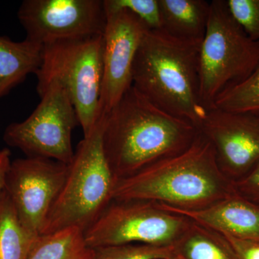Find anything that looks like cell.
<instances>
[{
    "mask_svg": "<svg viewBox=\"0 0 259 259\" xmlns=\"http://www.w3.org/2000/svg\"><path fill=\"white\" fill-rule=\"evenodd\" d=\"M199 133L155 106L131 87L105 115L102 145L116 180L190 147Z\"/></svg>",
    "mask_w": 259,
    "mask_h": 259,
    "instance_id": "6da1fadb",
    "label": "cell"
},
{
    "mask_svg": "<svg viewBox=\"0 0 259 259\" xmlns=\"http://www.w3.org/2000/svg\"><path fill=\"white\" fill-rule=\"evenodd\" d=\"M236 192L212 144L199 133L190 147L116 182L112 199L146 200L182 210L204 208Z\"/></svg>",
    "mask_w": 259,
    "mask_h": 259,
    "instance_id": "7a4b0ae2",
    "label": "cell"
},
{
    "mask_svg": "<svg viewBox=\"0 0 259 259\" xmlns=\"http://www.w3.org/2000/svg\"><path fill=\"white\" fill-rule=\"evenodd\" d=\"M201 42L180 40L162 30H148L132 72V87L142 96L198 129L209 110L202 103L199 89Z\"/></svg>",
    "mask_w": 259,
    "mask_h": 259,
    "instance_id": "3957f363",
    "label": "cell"
},
{
    "mask_svg": "<svg viewBox=\"0 0 259 259\" xmlns=\"http://www.w3.org/2000/svg\"><path fill=\"white\" fill-rule=\"evenodd\" d=\"M105 118L101 116L78 144L40 236L69 228H78L84 233L112 202L117 180L102 145Z\"/></svg>",
    "mask_w": 259,
    "mask_h": 259,
    "instance_id": "277c9868",
    "label": "cell"
},
{
    "mask_svg": "<svg viewBox=\"0 0 259 259\" xmlns=\"http://www.w3.org/2000/svg\"><path fill=\"white\" fill-rule=\"evenodd\" d=\"M258 62L259 42L236 23L226 0L211 1L199 51V89L204 107L212 109L218 97L248 78Z\"/></svg>",
    "mask_w": 259,
    "mask_h": 259,
    "instance_id": "5b68a950",
    "label": "cell"
},
{
    "mask_svg": "<svg viewBox=\"0 0 259 259\" xmlns=\"http://www.w3.org/2000/svg\"><path fill=\"white\" fill-rule=\"evenodd\" d=\"M35 75L37 92L53 81L65 89L77 113L83 136H88L100 117L102 35L44 46L41 64Z\"/></svg>",
    "mask_w": 259,
    "mask_h": 259,
    "instance_id": "8992f818",
    "label": "cell"
},
{
    "mask_svg": "<svg viewBox=\"0 0 259 259\" xmlns=\"http://www.w3.org/2000/svg\"><path fill=\"white\" fill-rule=\"evenodd\" d=\"M37 94L41 100L36 108L25 120L7 126L3 140L26 157L50 158L69 165L75 152L71 134L79 125L74 105L57 81H51Z\"/></svg>",
    "mask_w": 259,
    "mask_h": 259,
    "instance_id": "52a82bcc",
    "label": "cell"
},
{
    "mask_svg": "<svg viewBox=\"0 0 259 259\" xmlns=\"http://www.w3.org/2000/svg\"><path fill=\"white\" fill-rule=\"evenodd\" d=\"M191 223L157 202L112 199L83 233L92 248L127 243L168 245L175 244Z\"/></svg>",
    "mask_w": 259,
    "mask_h": 259,
    "instance_id": "ba28073f",
    "label": "cell"
},
{
    "mask_svg": "<svg viewBox=\"0 0 259 259\" xmlns=\"http://www.w3.org/2000/svg\"><path fill=\"white\" fill-rule=\"evenodd\" d=\"M17 15L25 39L42 47L103 35L106 25L101 0H25Z\"/></svg>",
    "mask_w": 259,
    "mask_h": 259,
    "instance_id": "9c48e42d",
    "label": "cell"
},
{
    "mask_svg": "<svg viewBox=\"0 0 259 259\" xmlns=\"http://www.w3.org/2000/svg\"><path fill=\"white\" fill-rule=\"evenodd\" d=\"M69 165L40 157L12 161L5 190L19 219L29 231L40 236L64 185Z\"/></svg>",
    "mask_w": 259,
    "mask_h": 259,
    "instance_id": "30bf717a",
    "label": "cell"
},
{
    "mask_svg": "<svg viewBox=\"0 0 259 259\" xmlns=\"http://www.w3.org/2000/svg\"><path fill=\"white\" fill-rule=\"evenodd\" d=\"M103 35V76L100 117L106 115L132 87L133 66L145 33L149 30L125 10L105 13Z\"/></svg>",
    "mask_w": 259,
    "mask_h": 259,
    "instance_id": "8fae6325",
    "label": "cell"
},
{
    "mask_svg": "<svg viewBox=\"0 0 259 259\" xmlns=\"http://www.w3.org/2000/svg\"><path fill=\"white\" fill-rule=\"evenodd\" d=\"M199 131L212 144L218 166L232 182L259 161V120L254 115L212 108Z\"/></svg>",
    "mask_w": 259,
    "mask_h": 259,
    "instance_id": "7c38bea8",
    "label": "cell"
},
{
    "mask_svg": "<svg viewBox=\"0 0 259 259\" xmlns=\"http://www.w3.org/2000/svg\"><path fill=\"white\" fill-rule=\"evenodd\" d=\"M159 205L223 236L259 242V204L236 192L196 210H182L165 204Z\"/></svg>",
    "mask_w": 259,
    "mask_h": 259,
    "instance_id": "4fadbf2b",
    "label": "cell"
},
{
    "mask_svg": "<svg viewBox=\"0 0 259 259\" xmlns=\"http://www.w3.org/2000/svg\"><path fill=\"white\" fill-rule=\"evenodd\" d=\"M161 28L180 40L202 41L208 23L210 2L158 0Z\"/></svg>",
    "mask_w": 259,
    "mask_h": 259,
    "instance_id": "5bb4252c",
    "label": "cell"
},
{
    "mask_svg": "<svg viewBox=\"0 0 259 259\" xmlns=\"http://www.w3.org/2000/svg\"><path fill=\"white\" fill-rule=\"evenodd\" d=\"M42 46L25 39L15 42L0 36V100L28 75L36 74L42 61Z\"/></svg>",
    "mask_w": 259,
    "mask_h": 259,
    "instance_id": "9a60e30c",
    "label": "cell"
},
{
    "mask_svg": "<svg viewBox=\"0 0 259 259\" xmlns=\"http://www.w3.org/2000/svg\"><path fill=\"white\" fill-rule=\"evenodd\" d=\"M175 246L180 259H240L226 237L193 222Z\"/></svg>",
    "mask_w": 259,
    "mask_h": 259,
    "instance_id": "2e32d148",
    "label": "cell"
},
{
    "mask_svg": "<svg viewBox=\"0 0 259 259\" xmlns=\"http://www.w3.org/2000/svg\"><path fill=\"white\" fill-rule=\"evenodd\" d=\"M38 238L22 224L4 190L0 195V259H26Z\"/></svg>",
    "mask_w": 259,
    "mask_h": 259,
    "instance_id": "e0dca14e",
    "label": "cell"
},
{
    "mask_svg": "<svg viewBox=\"0 0 259 259\" xmlns=\"http://www.w3.org/2000/svg\"><path fill=\"white\" fill-rule=\"evenodd\" d=\"M26 259H95L83 231L69 228L39 236Z\"/></svg>",
    "mask_w": 259,
    "mask_h": 259,
    "instance_id": "ac0fdd59",
    "label": "cell"
},
{
    "mask_svg": "<svg viewBox=\"0 0 259 259\" xmlns=\"http://www.w3.org/2000/svg\"><path fill=\"white\" fill-rule=\"evenodd\" d=\"M212 108L238 113L259 114V62L244 81L222 94Z\"/></svg>",
    "mask_w": 259,
    "mask_h": 259,
    "instance_id": "d6986e66",
    "label": "cell"
},
{
    "mask_svg": "<svg viewBox=\"0 0 259 259\" xmlns=\"http://www.w3.org/2000/svg\"><path fill=\"white\" fill-rule=\"evenodd\" d=\"M93 249L95 259H180L175 244L127 243Z\"/></svg>",
    "mask_w": 259,
    "mask_h": 259,
    "instance_id": "ffe728a7",
    "label": "cell"
},
{
    "mask_svg": "<svg viewBox=\"0 0 259 259\" xmlns=\"http://www.w3.org/2000/svg\"><path fill=\"white\" fill-rule=\"evenodd\" d=\"M105 13L125 10L136 15L149 30H161L158 0H103Z\"/></svg>",
    "mask_w": 259,
    "mask_h": 259,
    "instance_id": "44dd1931",
    "label": "cell"
},
{
    "mask_svg": "<svg viewBox=\"0 0 259 259\" xmlns=\"http://www.w3.org/2000/svg\"><path fill=\"white\" fill-rule=\"evenodd\" d=\"M226 4L245 33L259 42V0H226Z\"/></svg>",
    "mask_w": 259,
    "mask_h": 259,
    "instance_id": "7402d4cb",
    "label": "cell"
},
{
    "mask_svg": "<svg viewBox=\"0 0 259 259\" xmlns=\"http://www.w3.org/2000/svg\"><path fill=\"white\" fill-rule=\"evenodd\" d=\"M233 185L236 193L259 204V161Z\"/></svg>",
    "mask_w": 259,
    "mask_h": 259,
    "instance_id": "603a6c76",
    "label": "cell"
},
{
    "mask_svg": "<svg viewBox=\"0 0 259 259\" xmlns=\"http://www.w3.org/2000/svg\"><path fill=\"white\" fill-rule=\"evenodd\" d=\"M224 236L240 259H259V242Z\"/></svg>",
    "mask_w": 259,
    "mask_h": 259,
    "instance_id": "cb8c5ba5",
    "label": "cell"
},
{
    "mask_svg": "<svg viewBox=\"0 0 259 259\" xmlns=\"http://www.w3.org/2000/svg\"><path fill=\"white\" fill-rule=\"evenodd\" d=\"M11 152L5 148L0 150V195L5 190L7 175L11 164Z\"/></svg>",
    "mask_w": 259,
    "mask_h": 259,
    "instance_id": "d4e9b609",
    "label": "cell"
},
{
    "mask_svg": "<svg viewBox=\"0 0 259 259\" xmlns=\"http://www.w3.org/2000/svg\"><path fill=\"white\" fill-rule=\"evenodd\" d=\"M255 116V117H257V119H258V120H259V114L258 115H254Z\"/></svg>",
    "mask_w": 259,
    "mask_h": 259,
    "instance_id": "484cf974",
    "label": "cell"
}]
</instances>
